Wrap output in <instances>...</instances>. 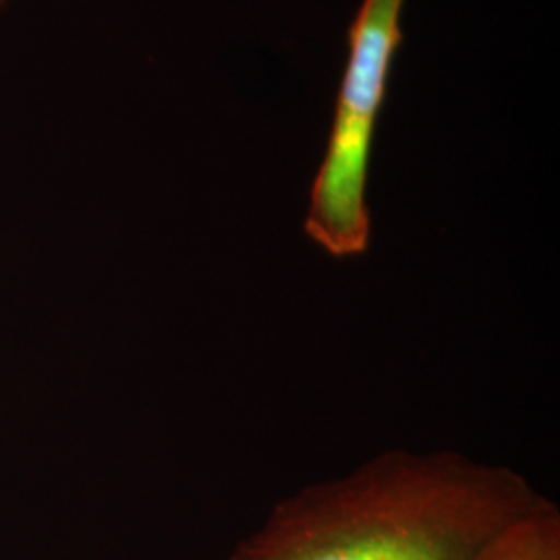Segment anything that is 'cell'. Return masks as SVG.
Listing matches in <instances>:
<instances>
[{
    "mask_svg": "<svg viewBox=\"0 0 560 560\" xmlns=\"http://www.w3.org/2000/svg\"><path fill=\"white\" fill-rule=\"evenodd\" d=\"M546 497L457 451H382L280 501L226 560H478Z\"/></svg>",
    "mask_w": 560,
    "mask_h": 560,
    "instance_id": "cell-1",
    "label": "cell"
},
{
    "mask_svg": "<svg viewBox=\"0 0 560 560\" xmlns=\"http://www.w3.org/2000/svg\"><path fill=\"white\" fill-rule=\"evenodd\" d=\"M2 2H4V0H0V4H2Z\"/></svg>",
    "mask_w": 560,
    "mask_h": 560,
    "instance_id": "cell-4",
    "label": "cell"
},
{
    "mask_svg": "<svg viewBox=\"0 0 560 560\" xmlns=\"http://www.w3.org/2000/svg\"><path fill=\"white\" fill-rule=\"evenodd\" d=\"M478 560H560V513L548 499L504 525Z\"/></svg>",
    "mask_w": 560,
    "mask_h": 560,
    "instance_id": "cell-3",
    "label": "cell"
},
{
    "mask_svg": "<svg viewBox=\"0 0 560 560\" xmlns=\"http://www.w3.org/2000/svg\"><path fill=\"white\" fill-rule=\"evenodd\" d=\"M405 0H363L349 32V57L335 119L310 189L303 231L332 258H358L372 243L368 203L376 122L402 32Z\"/></svg>",
    "mask_w": 560,
    "mask_h": 560,
    "instance_id": "cell-2",
    "label": "cell"
}]
</instances>
